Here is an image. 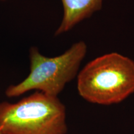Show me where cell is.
Masks as SVG:
<instances>
[{
	"label": "cell",
	"instance_id": "obj_1",
	"mask_svg": "<svg viewBox=\"0 0 134 134\" xmlns=\"http://www.w3.org/2000/svg\"><path fill=\"white\" fill-rule=\"evenodd\" d=\"M77 89L91 103H121L134 93V61L116 52L97 57L78 73Z\"/></svg>",
	"mask_w": 134,
	"mask_h": 134
},
{
	"label": "cell",
	"instance_id": "obj_2",
	"mask_svg": "<svg viewBox=\"0 0 134 134\" xmlns=\"http://www.w3.org/2000/svg\"><path fill=\"white\" fill-rule=\"evenodd\" d=\"M3 134H66V110L57 96L36 92L16 103H0Z\"/></svg>",
	"mask_w": 134,
	"mask_h": 134
},
{
	"label": "cell",
	"instance_id": "obj_3",
	"mask_svg": "<svg viewBox=\"0 0 134 134\" xmlns=\"http://www.w3.org/2000/svg\"><path fill=\"white\" fill-rule=\"evenodd\" d=\"M86 52V44L83 41L74 43L63 54L55 57L43 56L37 48L33 47L29 51V75L18 85L8 87L6 95L12 98L38 90L57 96L65 85L76 76Z\"/></svg>",
	"mask_w": 134,
	"mask_h": 134
},
{
	"label": "cell",
	"instance_id": "obj_4",
	"mask_svg": "<svg viewBox=\"0 0 134 134\" xmlns=\"http://www.w3.org/2000/svg\"><path fill=\"white\" fill-rule=\"evenodd\" d=\"M103 0H62L63 16L55 35L65 33L101 9Z\"/></svg>",
	"mask_w": 134,
	"mask_h": 134
},
{
	"label": "cell",
	"instance_id": "obj_5",
	"mask_svg": "<svg viewBox=\"0 0 134 134\" xmlns=\"http://www.w3.org/2000/svg\"><path fill=\"white\" fill-rule=\"evenodd\" d=\"M0 134H3V133H1V132H0Z\"/></svg>",
	"mask_w": 134,
	"mask_h": 134
}]
</instances>
